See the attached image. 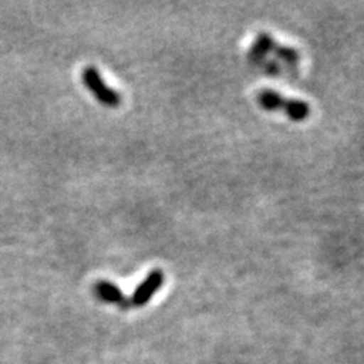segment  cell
Returning <instances> with one entry per match:
<instances>
[{
  "mask_svg": "<svg viewBox=\"0 0 364 364\" xmlns=\"http://www.w3.org/2000/svg\"><path fill=\"white\" fill-rule=\"evenodd\" d=\"M82 82L93 93V96L107 107H119L122 104V97L116 90H112L102 79L97 68L87 67L82 70Z\"/></svg>",
  "mask_w": 364,
  "mask_h": 364,
  "instance_id": "6da1fadb",
  "label": "cell"
},
{
  "mask_svg": "<svg viewBox=\"0 0 364 364\" xmlns=\"http://www.w3.org/2000/svg\"><path fill=\"white\" fill-rule=\"evenodd\" d=\"M163 284H164L163 270H159V269L152 270L132 293L131 299H129V305L131 306H144L154 298V294L163 287Z\"/></svg>",
  "mask_w": 364,
  "mask_h": 364,
  "instance_id": "7a4b0ae2",
  "label": "cell"
},
{
  "mask_svg": "<svg viewBox=\"0 0 364 364\" xmlns=\"http://www.w3.org/2000/svg\"><path fill=\"white\" fill-rule=\"evenodd\" d=\"M93 290L100 301L116 304V305L122 306V309H128V306H131L129 299L127 298V296L123 294V291L116 286V284H112L109 281L96 282Z\"/></svg>",
  "mask_w": 364,
  "mask_h": 364,
  "instance_id": "3957f363",
  "label": "cell"
},
{
  "mask_svg": "<svg viewBox=\"0 0 364 364\" xmlns=\"http://www.w3.org/2000/svg\"><path fill=\"white\" fill-rule=\"evenodd\" d=\"M277 41L273 40V37L267 32H259L255 41L250 46L249 50V60L252 63L263 64L267 58V55L273 53V49H275Z\"/></svg>",
  "mask_w": 364,
  "mask_h": 364,
  "instance_id": "277c9868",
  "label": "cell"
},
{
  "mask_svg": "<svg viewBox=\"0 0 364 364\" xmlns=\"http://www.w3.org/2000/svg\"><path fill=\"white\" fill-rule=\"evenodd\" d=\"M257 100L259 107L264 108L266 111H282L287 99L275 90H261Z\"/></svg>",
  "mask_w": 364,
  "mask_h": 364,
  "instance_id": "5b68a950",
  "label": "cell"
},
{
  "mask_svg": "<svg viewBox=\"0 0 364 364\" xmlns=\"http://www.w3.org/2000/svg\"><path fill=\"white\" fill-rule=\"evenodd\" d=\"M282 111L286 112L287 116L294 122H302L305 119H309L310 114H311L310 105L306 104V102L299 100V99H287Z\"/></svg>",
  "mask_w": 364,
  "mask_h": 364,
  "instance_id": "8992f818",
  "label": "cell"
},
{
  "mask_svg": "<svg viewBox=\"0 0 364 364\" xmlns=\"http://www.w3.org/2000/svg\"><path fill=\"white\" fill-rule=\"evenodd\" d=\"M273 55L277 56V58L282 63L286 64H298L301 55L299 52L296 50L291 46H284V44H275V49H273Z\"/></svg>",
  "mask_w": 364,
  "mask_h": 364,
  "instance_id": "52a82bcc",
  "label": "cell"
}]
</instances>
